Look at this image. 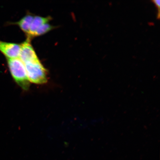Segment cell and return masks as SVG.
<instances>
[{
    "label": "cell",
    "mask_w": 160,
    "mask_h": 160,
    "mask_svg": "<svg viewBox=\"0 0 160 160\" xmlns=\"http://www.w3.org/2000/svg\"><path fill=\"white\" fill-rule=\"evenodd\" d=\"M7 59L10 72L15 82L24 91L28 90L30 83L23 62L19 58Z\"/></svg>",
    "instance_id": "6da1fadb"
},
{
    "label": "cell",
    "mask_w": 160,
    "mask_h": 160,
    "mask_svg": "<svg viewBox=\"0 0 160 160\" xmlns=\"http://www.w3.org/2000/svg\"><path fill=\"white\" fill-rule=\"evenodd\" d=\"M30 82L41 85L47 83L48 71L40 60L24 63Z\"/></svg>",
    "instance_id": "7a4b0ae2"
},
{
    "label": "cell",
    "mask_w": 160,
    "mask_h": 160,
    "mask_svg": "<svg viewBox=\"0 0 160 160\" xmlns=\"http://www.w3.org/2000/svg\"><path fill=\"white\" fill-rule=\"evenodd\" d=\"M19 59L24 63L27 62L39 60L31 43V39L27 38L21 44Z\"/></svg>",
    "instance_id": "3957f363"
},
{
    "label": "cell",
    "mask_w": 160,
    "mask_h": 160,
    "mask_svg": "<svg viewBox=\"0 0 160 160\" xmlns=\"http://www.w3.org/2000/svg\"><path fill=\"white\" fill-rule=\"evenodd\" d=\"M21 49V44L0 40V52L7 59L18 58Z\"/></svg>",
    "instance_id": "277c9868"
},
{
    "label": "cell",
    "mask_w": 160,
    "mask_h": 160,
    "mask_svg": "<svg viewBox=\"0 0 160 160\" xmlns=\"http://www.w3.org/2000/svg\"><path fill=\"white\" fill-rule=\"evenodd\" d=\"M51 19V18L50 17H44L39 16H34L30 27L28 35H27V38L31 39L33 38L34 34L38 28L44 24L48 23Z\"/></svg>",
    "instance_id": "5b68a950"
},
{
    "label": "cell",
    "mask_w": 160,
    "mask_h": 160,
    "mask_svg": "<svg viewBox=\"0 0 160 160\" xmlns=\"http://www.w3.org/2000/svg\"><path fill=\"white\" fill-rule=\"evenodd\" d=\"M34 16L31 14H27L18 21L13 23L17 25L27 36L28 35L30 27L33 19Z\"/></svg>",
    "instance_id": "8992f818"
},
{
    "label": "cell",
    "mask_w": 160,
    "mask_h": 160,
    "mask_svg": "<svg viewBox=\"0 0 160 160\" xmlns=\"http://www.w3.org/2000/svg\"><path fill=\"white\" fill-rule=\"evenodd\" d=\"M55 27L50 25L48 23L44 24L40 26L36 30L33 37H38L45 34V33L48 32L54 28Z\"/></svg>",
    "instance_id": "52a82bcc"
},
{
    "label": "cell",
    "mask_w": 160,
    "mask_h": 160,
    "mask_svg": "<svg viewBox=\"0 0 160 160\" xmlns=\"http://www.w3.org/2000/svg\"><path fill=\"white\" fill-rule=\"evenodd\" d=\"M154 3H155V5L157 7V8H158V9H159L160 8V1L159 0H156V1H153Z\"/></svg>",
    "instance_id": "ba28073f"
}]
</instances>
